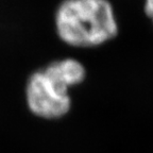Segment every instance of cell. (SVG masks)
<instances>
[{"instance_id":"cell-1","label":"cell","mask_w":153,"mask_h":153,"mask_svg":"<svg viewBox=\"0 0 153 153\" xmlns=\"http://www.w3.org/2000/svg\"><path fill=\"white\" fill-rule=\"evenodd\" d=\"M55 36L76 49H93L115 39L119 22L110 0H63L53 15Z\"/></svg>"},{"instance_id":"cell-2","label":"cell","mask_w":153,"mask_h":153,"mask_svg":"<svg viewBox=\"0 0 153 153\" xmlns=\"http://www.w3.org/2000/svg\"><path fill=\"white\" fill-rule=\"evenodd\" d=\"M85 78V66L74 57L52 61L28 76L25 86L28 110L41 119L64 117L71 110L70 88L83 83Z\"/></svg>"},{"instance_id":"cell-3","label":"cell","mask_w":153,"mask_h":153,"mask_svg":"<svg viewBox=\"0 0 153 153\" xmlns=\"http://www.w3.org/2000/svg\"><path fill=\"white\" fill-rule=\"evenodd\" d=\"M143 11H145V13H146V15L149 18L152 16L153 15V0H145Z\"/></svg>"},{"instance_id":"cell-4","label":"cell","mask_w":153,"mask_h":153,"mask_svg":"<svg viewBox=\"0 0 153 153\" xmlns=\"http://www.w3.org/2000/svg\"><path fill=\"white\" fill-rule=\"evenodd\" d=\"M150 18H151V19H152V22H153V15H152V16H151V17H150Z\"/></svg>"}]
</instances>
